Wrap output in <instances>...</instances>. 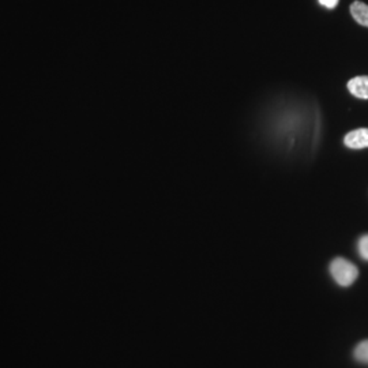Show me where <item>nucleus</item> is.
Segmentation results:
<instances>
[{"instance_id": "nucleus-1", "label": "nucleus", "mask_w": 368, "mask_h": 368, "mask_svg": "<svg viewBox=\"0 0 368 368\" xmlns=\"http://www.w3.org/2000/svg\"><path fill=\"white\" fill-rule=\"evenodd\" d=\"M330 273L341 287L352 285L359 277V269L345 258H336L330 263Z\"/></svg>"}, {"instance_id": "nucleus-2", "label": "nucleus", "mask_w": 368, "mask_h": 368, "mask_svg": "<svg viewBox=\"0 0 368 368\" xmlns=\"http://www.w3.org/2000/svg\"><path fill=\"white\" fill-rule=\"evenodd\" d=\"M344 143L349 149L368 147V128H358L348 132L344 138Z\"/></svg>"}, {"instance_id": "nucleus-3", "label": "nucleus", "mask_w": 368, "mask_h": 368, "mask_svg": "<svg viewBox=\"0 0 368 368\" xmlns=\"http://www.w3.org/2000/svg\"><path fill=\"white\" fill-rule=\"evenodd\" d=\"M348 89L349 92L362 100L368 99V76H356L348 82Z\"/></svg>"}, {"instance_id": "nucleus-4", "label": "nucleus", "mask_w": 368, "mask_h": 368, "mask_svg": "<svg viewBox=\"0 0 368 368\" xmlns=\"http://www.w3.org/2000/svg\"><path fill=\"white\" fill-rule=\"evenodd\" d=\"M351 14L355 18V21L368 28V6L363 1H355L351 4Z\"/></svg>"}, {"instance_id": "nucleus-5", "label": "nucleus", "mask_w": 368, "mask_h": 368, "mask_svg": "<svg viewBox=\"0 0 368 368\" xmlns=\"http://www.w3.org/2000/svg\"><path fill=\"white\" fill-rule=\"evenodd\" d=\"M354 355H355V359H356L358 362L368 365V340L363 341V343H360V344L356 347Z\"/></svg>"}, {"instance_id": "nucleus-6", "label": "nucleus", "mask_w": 368, "mask_h": 368, "mask_svg": "<svg viewBox=\"0 0 368 368\" xmlns=\"http://www.w3.org/2000/svg\"><path fill=\"white\" fill-rule=\"evenodd\" d=\"M358 248H359V254L363 259L368 260V235H365L359 239V243H358Z\"/></svg>"}, {"instance_id": "nucleus-7", "label": "nucleus", "mask_w": 368, "mask_h": 368, "mask_svg": "<svg viewBox=\"0 0 368 368\" xmlns=\"http://www.w3.org/2000/svg\"><path fill=\"white\" fill-rule=\"evenodd\" d=\"M338 1H340V0H319V3H320L323 7L329 8V10L336 8L337 4H338Z\"/></svg>"}]
</instances>
